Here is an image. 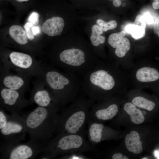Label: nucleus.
<instances>
[{
	"label": "nucleus",
	"mask_w": 159,
	"mask_h": 159,
	"mask_svg": "<svg viewBox=\"0 0 159 159\" xmlns=\"http://www.w3.org/2000/svg\"><path fill=\"white\" fill-rule=\"evenodd\" d=\"M32 34L34 36H37L40 32V29L38 26H34L32 28Z\"/></svg>",
	"instance_id": "nucleus-35"
},
{
	"label": "nucleus",
	"mask_w": 159,
	"mask_h": 159,
	"mask_svg": "<svg viewBox=\"0 0 159 159\" xmlns=\"http://www.w3.org/2000/svg\"><path fill=\"white\" fill-rule=\"evenodd\" d=\"M153 31L159 37V15L156 18L153 26Z\"/></svg>",
	"instance_id": "nucleus-34"
},
{
	"label": "nucleus",
	"mask_w": 159,
	"mask_h": 159,
	"mask_svg": "<svg viewBox=\"0 0 159 159\" xmlns=\"http://www.w3.org/2000/svg\"><path fill=\"white\" fill-rule=\"evenodd\" d=\"M44 144L30 139L22 143L2 142L0 145V158L3 159H34L41 153Z\"/></svg>",
	"instance_id": "nucleus-8"
},
{
	"label": "nucleus",
	"mask_w": 159,
	"mask_h": 159,
	"mask_svg": "<svg viewBox=\"0 0 159 159\" xmlns=\"http://www.w3.org/2000/svg\"><path fill=\"white\" fill-rule=\"evenodd\" d=\"M122 4L121 0H113L112 4L113 6L116 7H118L120 6Z\"/></svg>",
	"instance_id": "nucleus-36"
},
{
	"label": "nucleus",
	"mask_w": 159,
	"mask_h": 159,
	"mask_svg": "<svg viewBox=\"0 0 159 159\" xmlns=\"http://www.w3.org/2000/svg\"><path fill=\"white\" fill-rule=\"evenodd\" d=\"M118 64L112 60L100 59L82 77L81 90L96 101L116 94L121 87Z\"/></svg>",
	"instance_id": "nucleus-2"
},
{
	"label": "nucleus",
	"mask_w": 159,
	"mask_h": 159,
	"mask_svg": "<svg viewBox=\"0 0 159 159\" xmlns=\"http://www.w3.org/2000/svg\"><path fill=\"white\" fill-rule=\"evenodd\" d=\"M87 123L88 139L92 145L104 140L115 139L117 137V131L105 126L102 122L88 118Z\"/></svg>",
	"instance_id": "nucleus-15"
},
{
	"label": "nucleus",
	"mask_w": 159,
	"mask_h": 159,
	"mask_svg": "<svg viewBox=\"0 0 159 159\" xmlns=\"http://www.w3.org/2000/svg\"><path fill=\"white\" fill-rule=\"evenodd\" d=\"M94 149V147L83 136L61 133L57 134L44 144L40 159H52L59 155L82 153Z\"/></svg>",
	"instance_id": "nucleus-6"
},
{
	"label": "nucleus",
	"mask_w": 159,
	"mask_h": 159,
	"mask_svg": "<svg viewBox=\"0 0 159 159\" xmlns=\"http://www.w3.org/2000/svg\"><path fill=\"white\" fill-rule=\"evenodd\" d=\"M16 0L19 2H23V1H27L29 0Z\"/></svg>",
	"instance_id": "nucleus-39"
},
{
	"label": "nucleus",
	"mask_w": 159,
	"mask_h": 159,
	"mask_svg": "<svg viewBox=\"0 0 159 159\" xmlns=\"http://www.w3.org/2000/svg\"><path fill=\"white\" fill-rule=\"evenodd\" d=\"M133 23L146 28L145 21L143 16L140 14H138L137 16Z\"/></svg>",
	"instance_id": "nucleus-32"
},
{
	"label": "nucleus",
	"mask_w": 159,
	"mask_h": 159,
	"mask_svg": "<svg viewBox=\"0 0 159 159\" xmlns=\"http://www.w3.org/2000/svg\"><path fill=\"white\" fill-rule=\"evenodd\" d=\"M155 155L158 159H159V151L156 150L155 152Z\"/></svg>",
	"instance_id": "nucleus-38"
},
{
	"label": "nucleus",
	"mask_w": 159,
	"mask_h": 159,
	"mask_svg": "<svg viewBox=\"0 0 159 159\" xmlns=\"http://www.w3.org/2000/svg\"><path fill=\"white\" fill-rule=\"evenodd\" d=\"M41 78L52 92L62 109L73 101L81 88L82 77L49 64L43 63Z\"/></svg>",
	"instance_id": "nucleus-3"
},
{
	"label": "nucleus",
	"mask_w": 159,
	"mask_h": 159,
	"mask_svg": "<svg viewBox=\"0 0 159 159\" xmlns=\"http://www.w3.org/2000/svg\"><path fill=\"white\" fill-rule=\"evenodd\" d=\"M131 102L139 108L148 111H153L157 104L156 101L154 100L141 95L134 97Z\"/></svg>",
	"instance_id": "nucleus-20"
},
{
	"label": "nucleus",
	"mask_w": 159,
	"mask_h": 159,
	"mask_svg": "<svg viewBox=\"0 0 159 159\" xmlns=\"http://www.w3.org/2000/svg\"><path fill=\"white\" fill-rule=\"evenodd\" d=\"M34 26L32 23L29 22L26 23L24 26L27 37L28 39L30 40H32L34 38L32 31V28Z\"/></svg>",
	"instance_id": "nucleus-28"
},
{
	"label": "nucleus",
	"mask_w": 159,
	"mask_h": 159,
	"mask_svg": "<svg viewBox=\"0 0 159 159\" xmlns=\"http://www.w3.org/2000/svg\"><path fill=\"white\" fill-rule=\"evenodd\" d=\"M67 37L63 43L55 46L49 64L82 77L101 58L76 27L68 33Z\"/></svg>",
	"instance_id": "nucleus-1"
},
{
	"label": "nucleus",
	"mask_w": 159,
	"mask_h": 159,
	"mask_svg": "<svg viewBox=\"0 0 159 159\" xmlns=\"http://www.w3.org/2000/svg\"><path fill=\"white\" fill-rule=\"evenodd\" d=\"M39 15L37 12H33L29 15L28 20L34 25H37L39 22Z\"/></svg>",
	"instance_id": "nucleus-31"
},
{
	"label": "nucleus",
	"mask_w": 159,
	"mask_h": 159,
	"mask_svg": "<svg viewBox=\"0 0 159 159\" xmlns=\"http://www.w3.org/2000/svg\"><path fill=\"white\" fill-rule=\"evenodd\" d=\"M33 82V87L31 92L29 100L32 104L43 107H61L58 101L44 81L36 77Z\"/></svg>",
	"instance_id": "nucleus-13"
},
{
	"label": "nucleus",
	"mask_w": 159,
	"mask_h": 159,
	"mask_svg": "<svg viewBox=\"0 0 159 159\" xmlns=\"http://www.w3.org/2000/svg\"><path fill=\"white\" fill-rule=\"evenodd\" d=\"M81 153H73L66 154L59 157V159H86V157Z\"/></svg>",
	"instance_id": "nucleus-29"
},
{
	"label": "nucleus",
	"mask_w": 159,
	"mask_h": 159,
	"mask_svg": "<svg viewBox=\"0 0 159 159\" xmlns=\"http://www.w3.org/2000/svg\"><path fill=\"white\" fill-rule=\"evenodd\" d=\"M66 23L74 27L77 26L66 22L64 19L60 16H53L44 22L42 26V32L50 37H55L60 35L63 32L66 25L71 28L73 27Z\"/></svg>",
	"instance_id": "nucleus-17"
},
{
	"label": "nucleus",
	"mask_w": 159,
	"mask_h": 159,
	"mask_svg": "<svg viewBox=\"0 0 159 159\" xmlns=\"http://www.w3.org/2000/svg\"><path fill=\"white\" fill-rule=\"evenodd\" d=\"M82 20L86 22L84 31L94 53L100 58L105 59L103 47L106 37L102 35L104 32L90 15L83 16Z\"/></svg>",
	"instance_id": "nucleus-10"
},
{
	"label": "nucleus",
	"mask_w": 159,
	"mask_h": 159,
	"mask_svg": "<svg viewBox=\"0 0 159 159\" xmlns=\"http://www.w3.org/2000/svg\"><path fill=\"white\" fill-rule=\"evenodd\" d=\"M126 32L122 31L110 34L108 37L107 42L109 45L114 49L121 44L122 39L125 36Z\"/></svg>",
	"instance_id": "nucleus-25"
},
{
	"label": "nucleus",
	"mask_w": 159,
	"mask_h": 159,
	"mask_svg": "<svg viewBox=\"0 0 159 159\" xmlns=\"http://www.w3.org/2000/svg\"><path fill=\"white\" fill-rule=\"evenodd\" d=\"M73 5L82 9H89L94 7L97 4L96 0H77L73 2Z\"/></svg>",
	"instance_id": "nucleus-26"
},
{
	"label": "nucleus",
	"mask_w": 159,
	"mask_h": 159,
	"mask_svg": "<svg viewBox=\"0 0 159 159\" xmlns=\"http://www.w3.org/2000/svg\"><path fill=\"white\" fill-rule=\"evenodd\" d=\"M109 157L112 159H128L129 158L122 153L117 151L112 152L109 154Z\"/></svg>",
	"instance_id": "nucleus-30"
},
{
	"label": "nucleus",
	"mask_w": 159,
	"mask_h": 159,
	"mask_svg": "<svg viewBox=\"0 0 159 159\" xmlns=\"http://www.w3.org/2000/svg\"><path fill=\"white\" fill-rule=\"evenodd\" d=\"M8 115L7 114L4 108H0V129L3 128L7 123Z\"/></svg>",
	"instance_id": "nucleus-27"
},
{
	"label": "nucleus",
	"mask_w": 159,
	"mask_h": 159,
	"mask_svg": "<svg viewBox=\"0 0 159 159\" xmlns=\"http://www.w3.org/2000/svg\"><path fill=\"white\" fill-rule=\"evenodd\" d=\"M0 86L18 91L24 94L29 89L31 77L13 73L0 65Z\"/></svg>",
	"instance_id": "nucleus-14"
},
{
	"label": "nucleus",
	"mask_w": 159,
	"mask_h": 159,
	"mask_svg": "<svg viewBox=\"0 0 159 159\" xmlns=\"http://www.w3.org/2000/svg\"><path fill=\"white\" fill-rule=\"evenodd\" d=\"M60 109L59 107L38 106L22 115L30 139L44 144L53 137Z\"/></svg>",
	"instance_id": "nucleus-5"
},
{
	"label": "nucleus",
	"mask_w": 159,
	"mask_h": 159,
	"mask_svg": "<svg viewBox=\"0 0 159 159\" xmlns=\"http://www.w3.org/2000/svg\"><path fill=\"white\" fill-rule=\"evenodd\" d=\"M145 27L133 23L127 25L125 28V32L130 34L135 39L143 37L145 34Z\"/></svg>",
	"instance_id": "nucleus-23"
},
{
	"label": "nucleus",
	"mask_w": 159,
	"mask_h": 159,
	"mask_svg": "<svg viewBox=\"0 0 159 159\" xmlns=\"http://www.w3.org/2000/svg\"><path fill=\"white\" fill-rule=\"evenodd\" d=\"M142 159H148V158L145 157L143 158H142Z\"/></svg>",
	"instance_id": "nucleus-40"
},
{
	"label": "nucleus",
	"mask_w": 159,
	"mask_h": 159,
	"mask_svg": "<svg viewBox=\"0 0 159 159\" xmlns=\"http://www.w3.org/2000/svg\"><path fill=\"white\" fill-rule=\"evenodd\" d=\"M96 102L86 96L81 89L76 98L61 109L55 134H75L84 136L90 110Z\"/></svg>",
	"instance_id": "nucleus-4"
},
{
	"label": "nucleus",
	"mask_w": 159,
	"mask_h": 159,
	"mask_svg": "<svg viewBox=\"0 0 159 159\" xmlns=\"http://www.w3.org/2000/svg\"><path fill=\"white\" fill-rule=\"evenodd\" d=\"M123 108L125 112L130 116L131 121L134 124L141 125L145 121V114L146 112L141 110L131 102H125Z\"/></svg>",
	"instance_id": "nucleus-19"
},
{
	"label": "nucleus",
	"mask_w": 159,
	"mask_h": 159,
	"mask_svg": "<svg viewBox=\"0 0 159 159\" xmlns=\"http://www.w3.org/2000/svg\"><path fill=\"white\" fill-rule=\"evenodd\" d=\"M24 95L18 91L0 86V107L11 114L19 115L22 109L32 104Z\"/></svg>",
	"instance_id": "nucleus-12"
},
{
	"label": "nucleus",
	"mask_w": 159,
	"mask_h": 159,
	"mask_svg": "<svg viewBox=\"0 0 159 159\" xmlns=\"http://www.w3.org/2000/svg\"><path fill=\"white\" fill-rule=\"evenodd\" d=\"M137 82L146 84L159 92V67L155 62H148L140 67L135 74Z\"/></svg>",
	"instance_id": "nucleus-16"
},
{
	"label": "nucleus",
	"mask_w": 159,
	"mask_h": 159,
	"mask_svg": "<svg viewBox=\"0 0 159 159\" xmlns=\"http://www.w3.org/2000/svg\"><path fill=\"white\" fill-rule=\"evenodd\" d=\"M143 142L141 134L136 130H130L125 135V148L130 153L136 155L141 153L144 150Z\"/></svg>",
	"instance_id": "nucleus-18"
},
{
	"label": "nucleus",
	"mask_w": 159,
	"mask_h": 159,
	"mask_svg": "<svg viewBox=\"0 0 159 159\" xmlns=\"http://www.w3.org/2000/svg\"><path fill=\"white\" fill-rule=\"evenodd\" d=\"M130 44L129 40L127 38L124 37L121 44L115 49L114 54L117 58H123L130 50Z\"/></svg>",
	"instance_id": "nucleus-24"
},
{
	"label": "nucleus",
	"mask_w": 159,
	"mask_h": 159,
	"mask_svg": "<svg viewBox=\"0 0 159 159\" xmlns=\"http://www.w3.org/2000/svg\"></svg>",
	"instance_id": "nucleus-43"
},
{
	"label": "nucleus",
	"mask_w": 159,
	"mask_h": 159,
	"mask_svg": "<svg viewBox=\"0 0 159 159\" xmlns=\"http://www.w3.org/2000/svg\"><path fill=\"white\" fill-rule=\"evenodd\" d=\"M120 104L116 94L96 101L90 110L88 118L100 122L111 120L118 115Z\"/></svg>",
	"instance_id": "nucleus-9"
},
{
	"label": "nucleus",
	"mask_w": 159,
	"mask_h": 159,
	"mask_svg": "<svg viewBox=\"0 0 159 159\" xmlns=\"http://www.w3.org/2000/svg\"><path fill=\"white\" fill-rule=\"evenodd\" d=\"M109 0V1H113V0Z\"/></svg>",
	"instance_id": "nucleus-42"
},
{
	"label": "nucleus",
	"mask_w": 159,
	"mask_h": 159,
	"mask_svg": "<svg viewBox=\"0 0 159 159\" xmlns=\"http://www.w3.org/2000/svg\"><path fill=\"white\" fill-rule=\"evenodd\" d=\"M1 61L0 65L17 73L37 78L42 74L43 63L27 54L12 52L7 57L2 58Z\"/></svg>",
	"instance_id": "nucleus-7"
},
{
	"label": "nucleus",
	"mask_w": 159,
	"mask_h": 159,
	"mask_svg": "<svg viewBox=\"0 0 159 159\" xmlns=\"http://www.w3.org/2000/svg\"><path fill=\"white\" fill-rule=\"evenodd\" d=\"M145 19L146 22L148 24H152L154 22V20L153 17L150 14L146 12L144 14L143 16Z\"/></svg>",
	"instance_id": "nucleus-33"
},
{
	"label": "nucleus",
	"mask_w": 159,
	"mask_h": 159,
	"mask_svg": "<svg viewBox=\"0 0 159 159\" xmlns=\"http://www.w3.org/2000/svg\"><path fill=\"white\" fill-rule=\"evenodd\" d=\"M26 133V127L21 116L11 114L8 115L5 126L0 129V137L3 141L20 142L25 139Z\"/></svg>",
	"instance_id": "nucleus-11"
},
{
	"label": "nucleus",
	"mask_w": 159,
	"mask_h": 159,
	"mask_svg": "<svg viewBox=\"0 0 159 159\" xmlns=\"http://www.w3.org/2000/svg\"><path fill=\"white\" fill-rule=\"evenodd\" d=\"M153 8L155 9H159V1H154L152 4Z\"/></svg>",
	"instance_id": "nucleus-37"
},
{
	"label": "nucleus",
	"mask_w": 159,
	"mask_h": 159,
	"mask_svg": "<svg viewBox=\"0 0 159 159\" xmlns=\"http://www.w3.org/2000/svg\"><path fill=\"white\" fill-rule=\"evenodd\" d=\"M154 0V1H158V0Z\"/></svg>",
	"instance_id": "nucleus-41"
},
{
	"label": "nucleus",
	"mask_w": 159,
	"mask_h": 159,
	"mask_svg": "<svg viewBox=\"0 0 159 159\" xmlns=\"http://www.w3.org/2000/svg\"><path fill=\"white\" fill-rule=\"evenodd\" d=\"M90 15L95 22L104 32L115 29L117 26V23L115 20H111L106 21L99 17L96 13L89 14Z\"/></svg>",
	"instance_id": "nucleus-22"
},
{
	"label": "nucleus",
	"mask_w": 159,
	"mask_h": 159,
	"mask_svg": "<svg viewBox=\"0 0 159 159\" xmlns=\"http://www.w3.org/2000/svg\"><path fill=\"white\" fill-rule=\"evenodd\" d=\"M9 33L11 37L17 44L24 45L28 43L25 31L21 26L18 25L11 26L9 29Z\"/></svg>",
	"instance_id": "nucleus-21"
}]
</instances>
